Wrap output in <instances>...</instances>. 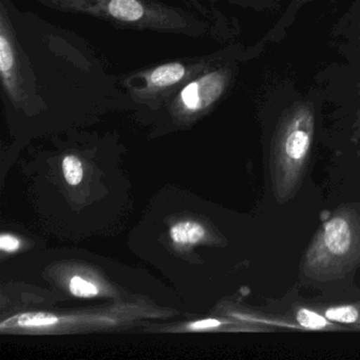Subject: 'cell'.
Listing matches in <instances>:
<instances>
[{"mask_svg":"<svg viewBox=\"0 0 360 360\" xmlns=\"http://www.w3.org/2000/svg\"><path fill=\"white\" fill-rule=\"evenodd\" d=\"M360 267V206L347 204L322 223L303 257L301 275L316 283L342 279Z\"/></svg>","mask_w":360,"mask_h":360,"instance_id":"cell-1","label":"cell"},{"mask_svg":"<svg viewBox=\"0 0 360 360\" xmlns=\"http://www.w3.org/2000/svg\"><path fill=\"white\" fill-rule=\"evenodd\" d=\"M315 131V115L309 104H298L278 124L271 150L273 193L279 203L290 201L302 184Z\"/></svg>","mask_w":360,"mask_h":360,"instance_id":"cell-2","label":"cell"},{"mask_svg":"<svg viewBox=\"0 0 360 360\" xmlns=\"http://www.w3.org/2000/svg\"><path fill=\"white\" fill-rule=\"evenodd\" d=\"M227 77L222 71L208 73L191 82L180 94V103L185 110L197 112L216 102L224 91Z\"/></svg>","mask_w":360,"mask_h":360,"instance_id":"cell-3","label":"cell"},{"mask_svg":"<svg viewBox=\"0 0 360 360\" xmlns=\"http://www.w3.org/2000/svg\"><path fill=\"white\" fill-rule=\"evenodd\" d=\"M0 72L7 91L12 96H16L18 86V60L4 16H1L0 25Z\"/></svg>","mask_w":360,"mask_h":360,"instance_id":"cell-4","label":"cell"},{"mask_svg":"<svg viewBox=\"0 0 360 360\" xmlns=\"http://www.w3.org/2000/svg\"><path fill=\"white\" fill-rule=\"evenodd\" d=\"M296 326L302 330H351L342 324L330 321L319 309H309L300 307L295 313Z\"/></svg>","mask_w":360,"mask_h":360,"instance_id":"cell-5","label":"cell"},{"mask_svg":"<svg viewBox=\"0 0 360 360\" xmlns=\"http://www.w3.org/2000/svg\"><path fill=\"white\" fill-rule=\"evenodd\" d=\"M169 237L179 246L195 245L206 237V229L195 221H181L170 227Z\"/></svg>","mask_w":360,"mask_h":360,"instance_id":"cell-6","label":"cell"},{"mask_svg":"<svg viewBox=\"0 0 360 360\" xmlns=\"http://www.w3.org/2000/svg\"><path fill=\"white\" fill-rule=\"evenodd\" d=\"M330 321L342 324L351 330H360V301L345 304L330 305L319 309Z\"/></svg>","mask_w":360,"mask_h":360,"instance_id":"cell-7","label":"cell"},{"mask_svg":"<svg viewBox=\"0 0 360 360\" xmlns=\"http://www.w3.org/2000/svg\"><path fill=\"white\" fill-rule=\"evenodd\" d=\"M186 69L180 63H170L162 65L153 71L148 77L151 87L165 88L178 84L185 77Z\"/></svg>","mask_w":360,"mask_h":360,"instance_id":"cell-8","label":"cell"},{"mask_svg":"<svg viewBox=\"0 0 360 360\" xmlns=\"http://www.w3.org/2000/svg\"><path fill=\"white\" fill-rule=\"evenodd\" d=\"M107 10L112 18L122 22H138L145 14V8L139 0H110Z\"/></svg>","mask_w":360,"mask_h":360,"instance_id":"cell-9","label":"cell"},{"mask_svg":"<svg viewBox=\"0 0 360 360\" xmlns=\"http://www.w3.org/2000/svg\"><path fill=\"white\" fill-rule=\"evenodd\" d=\"M60 321L56 316L46 313H25L15 316L12 319L4 321L0 326H18L20 328H41V326H54ZM8 326V328H9Z\"/></svg>","mask_w":360,"mask_h":360,"instance_id":"cell-10","label":"cell"},{"mask_svg":"<svg viewBox=\"0 0 360 360\" xmlns=\"http://www.w3.org/2000/svg\"><path fill=\"white\" fill-rule=\"evenodd\" d=\"M63 172L65 180L69 185H79L84 176L83 165L79 158L75 155H67L63 161Z\"/></svg>","mask_w":360,"mask_h":360,"instance_id":"cell-11","label":"cell"},{"mask_svg":"<svg viewBox=\"0 0 360 360\" xmlns=\"http://www.w3.org/2000/svg\"><path fill=\"white\" fill-rule=\"evenodd\" d=\"M69 290L72 295L82 297V298H90V297H96L98 294V288L96 284L79 277V276H75L70 280Z\"/></svg>","mask_w":360,"mask_h":360,"instance_id":"cell-12","label":"cell"},{"mask_svg":"<svg viewBox=\"0 0 360 360\" xmlns=\"http://www.w3.org/2000/svg\"><path fill=\"white\" fill-rule=\"evenodd\" d=\"M20 246V241L18 238L10 233H3L0 236V248L4 252H14L18 250Z\"/></svg>","mask_w":360,"mask_h":360,"instance_id":"cell-13","label":"cell"},{"mask_svg":"<svg viewBox=\"0 0 360 360\" xmlns=\"http://www.w3.org/2000/svg\"><path fill=\"white\" fill-rule=\"evenodd\" d=\"M221 326H222V321L210 318V319L199 320V321L193 322V323L189 324L188 328L193 330H203L219 328Z\"/></svg>","mask_w":360,"mask_h":360,"instance_id":"cell-14","label":"cell"},{"mask_svg":"<svg viewBox=\"0 0 360 360\" xmlns=\"http://www.w3.org/2000/svg\"><path fill=\"white\" fill-rule=\"evenodd\" d=\"M309 0H295L294 3V9H297V8L301 7L303 4L307 3Z\"/></svg>","mask_w":360,"mask_h":360,"instance_id":"cell-15","label":"cell"}]
</instances>
